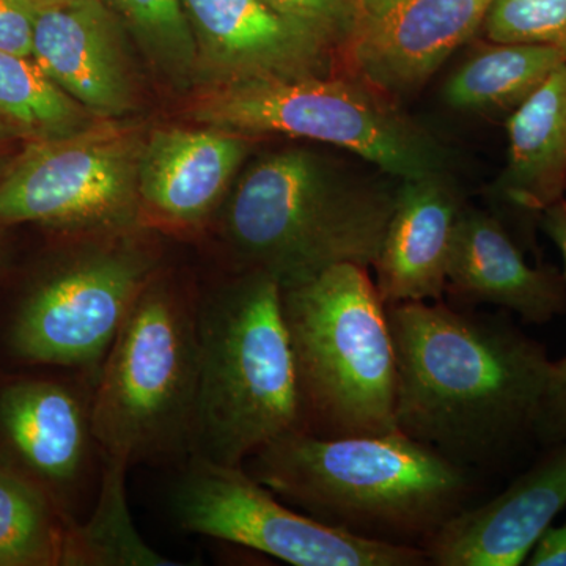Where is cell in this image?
<instances>
[{"label":"cell","instance_id":"cell-1","mask_svg":"<svg viewBox=\"0 0 566 566\" xmlns=\"http://www.w3.org/2000/svg\"><path fill=\"white\" fill-rule=\"evenodd\" d=\"M397 354L395 427L463 468L536 442L551 363L509 316L439 301L387 305Z\"/></svg>","mask_w":566,"mask_h":566},{"label":"cell","instance_id":"cell-2","mask_svg":"<svg viewBox=\"0 0 566 566\" xmlns=\"http://www.w3.org/2000/svg\"><path fill=\"white\" fill-rule=\"evenodd\" d=\"M249 474L326 526L422 545L474 494L472 469L400 430L326 438L293 431L253 453Z\"/></svg>","mask_w":566,"mask_h":566},{"label":"cell","instance_id":"cell-3","mask_svg":"<svg viewBox=\"0 0 566 566\" xmlns=\"http://www.w3.org/2000/svg\"><path fill=\"white\" fill-rule=\"evenodd\" d=\"M397 188L304 148L273 153L241 178L223 240L245 271L282 289L334 264L374 268Z\"/></svg>","mask_w":566,"mask_h":566},{"label":"cell","instance_id":"cell-4","mask_svg":"<svg viewBox=\"0 0 566 566\" xmlns=\"http://www.w3.org/2000/svg\"><path fill=\"white\" fill-rule=\"evenodd\" d=\"M197 338L192 457L244 465L275 439L305 430L282 286L273 275L245 271L199 304Z\"/></svg>","mask_w":566,"mask_h":566},{"label":"cell","instance_id":"cell-5","mask_svg":"<svg viewBox=\"0 0 566 566\" xmlns=\"http://www.w3.org/2000/svg\"><path fill=\"white\" fill-rule=\"evenodd\" d=\"M282 307L305 431L340 438L397 430V354L368 268L334 264L283 286Z\"/></svg>","mask_w":566,"mask_h":566},{"label":"cell","instance_id":"cell-6","mask_svg":"<svg viewBox=\"0 0 566 566\" xmlns=\"http://www.w3.org/2000/svg\"><path fill=\"white\" fill-rule=\"evenodd\" d=\"M197 305L156 275L99 367L92 433L104 464L129 465L191 452L199 338Z\"/></svg>","mask_w":566,"mask_h":566},{"label":"cell","instance_id":"cell-7","mask_svg":"<svg viewBox=\"0 0 566 566\" xmlns=\"http://www.w3.org/2000/svg\"><path fill=\"white\" fill-rule=\"evenodd\" d=\"M188 114L208 128L248 137L333 145L397 180L446 172L441 144L354 74L218 81L189 103Z\"/></svg>","mask_w":566,"mask_h":566},{"label":"cell","instance_id":"cell-8","mask_svg":"<svg viewBox=\"0 0 566 566\" xmlns=\"http://www.w3.org/2000/svg\"><path fill=\"white\" fill-rule=\"evenodd\" d=\"M139 129L112 120L31 142L0 178V227L41 223L74 232L139 223Z\"/></svg>","mask_w":566,"mask_h":566},{"label":"cell","instance_id":"cell-9","mask_svg":"<svg viewBox=\"0 0 566 566\" xmlns=\"http://www.w3.org/2000/svg\"><path fill=\"white\" fill-rule=\"evenodd\" d=\"M129 229L70 256L41 277L14 315L10 345L29 364L102 367L112 342L158 275L155 253Z\"/></svg>","mask_w":566,"mask_h":566},{"label":"cell","instance_id":"cell-10","mask_svg":"<svg viewBox=\"0 0 566 566\" xmlns=\"http://www.w3.org/2000/svg\"><path fill=\"white\" fill-rule=\"evenodd\" d=\"M185 531L296 566H423L420 547L371 542L294 512L243 465L192 457L172 494Z\"/></svg>","mask_w":566,"mask_h":566},{"label":"cell","instance_id":"cell-11","mask_svg":"<svg viewBox=\"0 0 566 566\" xmlns=\"http://www.w3.org/2000/svg\"><path fill=\"white\" fill-rule=\"evenodd\" d=\"M494 0H353L352 74L390 96L419 92L486 20Z\"/></svg>","mask_w":566,"mask_h":566},{"label":"cell","instance_id":"cell-12","mask_svg":"<svg viewBox=\"0 0 566 566\" xmlns=\"http://www.w3.org/2000/svg\"><path fill=\"white\" fill-rule=\"evenodd\" d=\"M197 65L218 81L329 74L334 43L271 0H181Z\"/></svg>","mask_w":566,"mask_h":566},{"label":"cell","instance_id":"cell-13","mask_svg":"<svg viewBox=\"0 0 566 566\" xmlns=\"http://www.w3.org/2000/svg\"><path fill=\"white\" fill-rule=\"evenodd\" d=\"M566 506V441L485 504L465 506L422 545L428 565L520 566Z\"/></svg>","mask_w":566,"mask_h":566},{"label":"cell","instance_id":"cell-14","mask_svg":"<svg viewBox=\"0 0 566 566\" xmlns=\"http://www.w3.org/2000/svg\"><path fill=\"white\" fill-rule=\"evenodd\" d=\"M32 59L93 117L112 120L136 107L120 20L104 0H41Z\"/></svg>","mask_w":566,"mask_h":566},{"label":"cell","instance_id":"cell-15","mask_svg":"<svg viewBox=\"0 0 566 566\" xmlns=\"http://www.w3.org/2000/svg\"><path fill=\"white\" fill-rule=\"evenodd\" d=\"M251 137L218 128H161L144 142L139 223L191 232L221 202Z\"/></svg>","mask_w":566,"mask_h":566},{"label":"cell","instance_id":"cell-16","mask_svg":"<svg viewBox=\"0 0 566 566\" xmlns=\"http://www.w3.org/2000/svg\"><path fill=\"white\" fill-rule=\"evenodd\" d=\"M446 293L460 307L495 305L531 324L566 314V275L546 264H528L504 221L483 211L461 216Z\"/></svg>","mask_w":566,"mask_h":566},{"label":"cell","instance_id":"cell-17","mask_svg":"<svg viewBox=\"0 0 566 566\" xmlns=\"http://www.w3.org/2000/svg\"><path fill=\"white\" fill-rule=\"evenodd\" d=\"M464 210L444 174L398 182L392 214L374 264L375 285L386 305L441 301Z\"/></svg>","mask_w":566,"mask_h":566},{"label":"cell","instance_id":"cell-18","mask_svg":"<svg viewBox=\"0 0 566 566\" xmlns=\"http://www.w3.org/2000/svg\"><path fill=\"white\" fill-rule=\"evenodd\" d=\"M0 428L32 474L54 486L81 475L95 442L91 400L43 379L11 382L0 392Z\"/></svg>","mask_w":566,"mask_h":566},{"label":"cell","instance_id":"cell-19","mask_svg":"<svg viewBox=\"0 0 566 566\" xmlns=\"http://www.w3.org/2000/svg\"><path fill=\"white\" fill-rule=\"evenodd\" d=\"M509 159L497 192L527 222L566 192V63L506 120Z\"/></svg>","mask_w":566,"mask_h":566},{"label":"cell","instance_id":"cell-20","mask_svg":"<svg viewBox=\"0 0 566 566\" xmlns=\"http://www.w3.org/2000/svg\"><path fill=\"white\" fill-rule=\"evenodd\" d=\"M564 63L565 48L493 43L449 77L444 98L453 109L512 114Z\"/></svg>","mask_w":566,"mask_h":566},{"label":"cell","instance_id":"cell-21","mask_svg":"<svg viewBox=\"0 0 566 566\" xmlns=\"http://www.w3.org/2000/svg\"><path fill=\"white\" fill-rule=\"evenodd\" d=\"M74 526L43 488L0 463V566L66 565Z\"/></svg>","mask_w":566,"mask_h":566},{"label":"cell","instance_id":"cell-22","mask_svg":"<svg viewBox=\"0 0 566 566\" xmlns=\"http://www.w3.org/2000/svg\"><path fill=\"white\" fill-rule=\"evenodd\" d=\"M0 122L36 142L80 133L96 120L32 57L0 51Z\"/></svg>","mask_w":566,"mask_h":566},{"label":"cell","instance_id":"cell-23","mask_svg":"<svg viewBox=\"0 0 566 566\" xmlns=\"http://www.w3.org/2000/svg\"><path fill=\"white\" fill-rule=\"evenodd\" d=\"M125 476L123 465L104 464L98 509L87 524L74 526L66 565H175L145 545L134 528Z\"/></svg>","mask_w":566,"mask_h":566},{"label":"cell","instance_id":"cell-24","mask_svg":"<svg viewBox=\"0 0 566 566\" xmlns=\"http://www.w3.org/2000/svg\"><path fill=\"white\" fill-rule=\"evenodd\" d=\"M164 70L185 74L197 65V44L181 0H104Z\"/></svg>","mask_w":566,"mask_h":566},{"label":"cell","instance_id":"cell-25","mask_svg":"<svg viewBox=\"0 0 566 566\" xmlns=\"http://www.w3.org/2000/svg\"><path fill=\"white\" fill-rule=\"evenodd\" d=\"M482 29L493 43L566 50V0H494Z\"/></svg>","mask_w":566,"mask_h":566},{"label":"cell","instance_id":"cell-26","mask_svg":"<svg viewBox=\"0 0 566 566\" xmlns=\"http://www.w3.org/2000/svg\"><path fill=\"white\" fill-rule=\"evenodd\" d=\"M543 232L557 245L565 262L566 275V200H558L539 218ZM566 441V356L551 363L542 415L536 428V442L542 447Z\"/></svg>","mask_w":566,"mask_h":566},{"label":"cell","instance_id":"cell-27","mask_svg":"<svg viewBox=\"0 0 566 566\" xmlns=\"http://www.w3.org/2000/svg\"><path fill=\"white\" fill-rule=\"evenodd\" d=\"M296 20L323 33L333 43H344L353 0H271Z\"/></svg>","mask_w":566,"mask_h":566},{"label":"cell","instance_id":"cell-28","mask_svg":"<svg viewBox=\"0 0 566 566\" xmlns=\"http://www.w3.org/2000/svg\"><path fill=\"white\" fill-rule=\"evenodd\" d=\"M41 0H0V51L32 57L33 25Z\"/></svg>","mask_w":566,"mask_h":566},{"label":"cell","instance_id":"cell-29","mask_svg":"<svg viewBox=\"0 0 566 566\" xmlns=\"http://www.w3.org/2000/svg\"><path fill=\"white\" fill-rule=\"evenodd\" d=\"M531 566H566V523L551 526L528 556Z\"/></svg>","mask_w":566,"mask_h":566},{"label":"cell","instance_id":"cell-30","mask_svg":"<svg viewBox=\"0 0 566 566\" xmlns=\"http://www.w3.org/2000/svg\"><path fill=\"white\" fill-rule=\"evenodd\" d=\"M6 259H7L6 244H3V241L0 240V268H2L3 262H6Z\"/></svg>","mask_w":566,"mask_h":566}]
</instances>
